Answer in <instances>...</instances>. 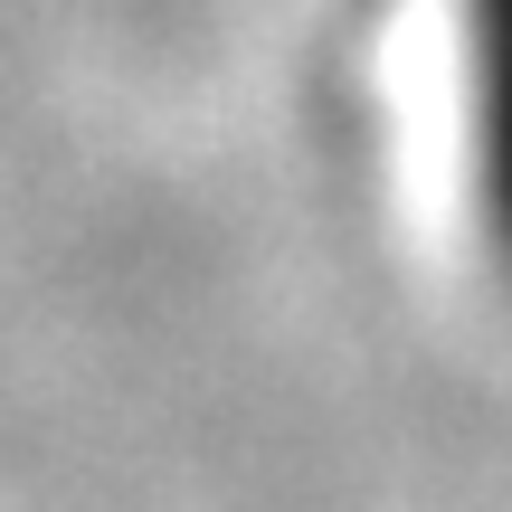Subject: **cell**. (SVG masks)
<instances>
[{"label":"cell","mask_w":512,"mask_h":512,"mask_svg":"<svg viewBox=\"0 0 512 512\" xmlns=\"http://www.w3.org/2000/svg\"><path fill=\"white\" fill-rule=\"evenodd\" d=\"M465 114H475V209L512 275V0H465Z\"/></svg>","instance_id":"cell-1"}]
</instances>
